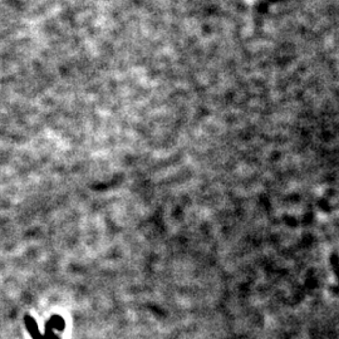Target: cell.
<instances>
[{
    "instance_id": "cell-1",
    "label": "cell",
    "mask_w": 339,
    "mask_h": 339,
    "mask_svg": "<svg viewBox=\"0 0 339 339\" xmlns=\"http://www.w3.org/2000/svg\"><path fill=\"white\" fill-rule=\"evenodd\" d=\"M25 324H27L28 331L31 332L32 337H33L34 339H47V337L41 336V334L39 333L38 327H37V324H36V322L33 320V318L25 317Z\"/></svg>"
}]
</instances>
